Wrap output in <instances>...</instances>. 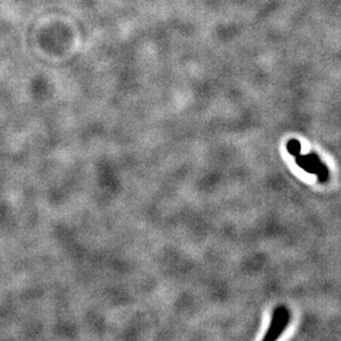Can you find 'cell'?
<instances>
[{"instance_id":"obj_1","label":"cell","mask_w":341,"mask_h":341,"mask_svg":"<svg viewBox=\"0 0 341 341\" xmlns=\"http://www.w3.org/2000/svg\"><path fill=\"white\" fill-rule=\"evenodd\" d=\"M289 319H290V315H289L287 308H285L283 306L276 308L275 310H274L270 328L267 329L263 340L264 341L276 340L283 333L285 328L287 327Z\"/></svg>"},{"instance_id":"obj_2","label":"cell","mask_w":341,"mask_h":341,"mask_svg":"<svg viewBox=\"0 0 341 341\" xmlns=\"http://www.w3.org/2000/svg\"><path fill=\"white\" fill-rule=\"evenodd\" d=\"M306 157L309 162L312 163L313 167L315 168L316 176H317L319 182H326L328 180V177H329V170H328L327 166L320 160V158L314 153L307 154Z\"/></svg>"},{"instance_id":"obj_3","label":"cell","mask_w":341,"mask_h":341,"mask_svg":"<svg viewBox=\"0 0 341 341\" xmlns=\"http://www.w3.org/2000/svg\"><path fill=\"white\" fill-rule=\"evenodd\" d=\"M295 159H296V163L298 165V167L302 168L303 170H305V172L308 173V174L316 175V170L313 167L312 163H310L309 160L307 159L306 155H301L300 154V155L295 157Z\"/></svg>"},{"instance_id":"obj_4","label":"cell","mask_w":341,"mask_h":341,"mask_svg":"<svg viewBox=\"0 0 341 341\" xmlns=\"http://www.w3.org/2000/svg\"><path fill=\"white\" fill-rule=\"evenodd\" d=\"M287 150H288V153L291 155V156H298L301 154V151H302V145L301 143L296 141V139H291V141H289L287 143Z\"/></svg>"}]
</instances>
